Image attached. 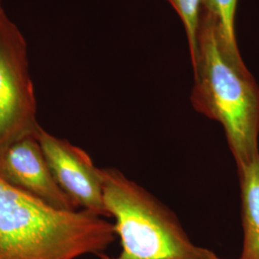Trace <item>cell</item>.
<instances>
[{"mask_svg": "<svg viewBox=\"0 0 259 259\" xmlns=\"http://www.w3.org/2000/svg\"><path fill=\"white\" fill-rule=\"evenodd\" d=\"M191 58L195 111L221 124L237 171L259 157V87L239 49L229 46L218 21L202 8Z\"/></svg>", "mask_w": 259, "mask_h": 259, "instance_id": "obj_1", "label": "cell"}, {"mask_svg": "<svg viewBox=\"0 0 259 259\" xmlns=\"http://www.w3.org/2000/svg\"><path fill=\"white\" fill-rule=\"evenodd\" d=\"M114 225L87 209L61 211L0 178V259H75L100 255Z\"/></svg>", "mask_w": 259, "mask_h": 259, "instance_id": "obj_2", "label": "cell"}, {"mask_svg": "<svg viewBox=\"0 0 259 259\" xmlns=\"http://www.w3.org/2000/svg\"><path fill=\"white\" fill-rule=\"evenodd\" d=\"M104 202L120 238L117 256L100 259H226L194 244L176 215L115 168H100Z\"/></svg>", "mask_w": 259, "mask_h": 259, "instance_id": "obj_3", "label": "cell"}, {"mask_svg": "<svg viewBox=\"0 0 259 259\" xmlns=\"http://www.w3.org/2000/svg\"><path fill=\"white\" fill-rule=\"evenodd\" d=\"M40 128L28 61L27 44L17 24L0 10V152Z\"/></svg>", "mask_w": 259, "mask_h": 259, "instance_id": "obj_4", "label": "cell"}, {"mask_svg": "<svg viewBox=\"0 0 259 259\" xmlns=\"http://www.w3.org/2000/svg\"><path fill=\"white\" fill-rule=\"evenodd\" d=\"M37 138L56 182L76 206L109 217L104 202L100 168L94 165L89 154L41 127Z\"/></svg>", "mask_w": 259, "mask_h": 259, "instance_id": "obj_5", "label": "cell"}, {"mask_svg": "<svg viewBox=\"0 0 259 259\" xmlns=\"http://www.w3.org/2000/svg\"><path fill=\"white\" fill-rule=\"evenodd\" d=\"M0 178L54 209H79L56 182L37 134L18 139L0 152Z\"/></svg>", "mask_w": 259, "mask_h": 259, "instance_id": "obj_6", "label": "cell"}, {"mask_svg": "<svg viewBox=\"0 0 259 259\" xmlns=\"http://www.w3.org/2000/svg\"><path fill=\"white\" fill-rule=\"evenodd\" d=\"M237 172L244 232L239 259H259V157Z\"/></svg>", "mask_w": 259, "mask_h": 259, "instance_id": "obj_7", "label": "cell"}, {"mask_svg": "<svg viewBox=\"0 0 259 259\" xmlns=\"http://www.w3.org/2000/svg\"><path fill=\"white\" fill-rule=\"evenodd\" d=\"M238 0H203L202 8L216 18L223 36L230 47L239 49L235 37L234 19Z\"/></svg>", "mask_w": 259, "mask_h": 259, "instance_id": "obj_8", "label": "cell"}, {"mask_svg": "<svg viewBox=\"0 0 259 259\" xmlns=\"http://www.w3.org/2000/svg\"><path fill=\"white\" fill-rule=\"evenodd\" d=\"M182 19L188 41L190 57L193 55L197 45V33L203 0H167Z\"/></svg>", "mask_w": 259, "mask_h": 259, "instance_id": "obj_9", "label": "cell"}, {"mask_svg": "<svg viewBox=\"0 0 259 259\" xmlns=\"http://www.w3.org/2000/svg\"><path fill=\"white\" fill-rule=\"evenodd\" d=\"M2 9V6H1V3H0V10Z\"/></svg>", "mask_w": 259, "mask_h": 259, "instance_id": "obj_10", "label": "cell"}]
</instances>
